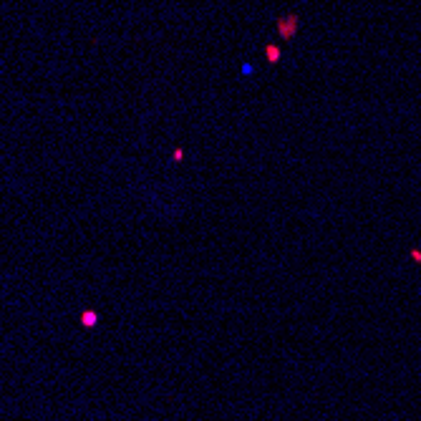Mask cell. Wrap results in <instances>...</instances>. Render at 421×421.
Here are the masks:
<instances>
[{
	"label": "cell",
	"instance_id": "cell-1",
	"mask_svg": "<svg viewBox=\"0 0 421 421\" xmlns=\"http://www.w3.org/2000/svg\"><path fill=\"white\" fill-rule=\"evenodd\" d=\"M94 323H96V316L91 311H86V313H83V325H94Z\"/></svg>",
	"mask_w": 421,
	"mask_h": 421
}]
</instances>
